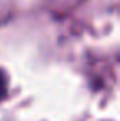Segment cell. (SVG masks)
I'll return each mask as SVG.
<instances>
[{
	"label": "cell",
	"instance_id": "6da1fadb",
	"mask_svg": "<svg viewBox=\"0 0 120 121\" xmlns=\"http://www.w3.org/2000/svg\"><path fill=\"white\" fill-rule=\"evenodd\" d=\"M7 92H8V79H7L5 72L0 69V101L7 97Z\"/></svg>",
	"mask_w": 120,
	"mask_h": 121
}]
</instances>
